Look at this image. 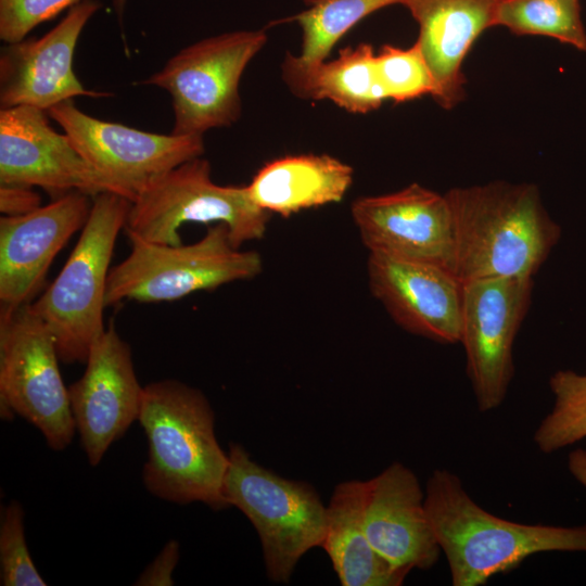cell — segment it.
I'll list each match as a JSON object with an SVG mask.
<instances>
[{
  "mask_svg": "<svg viewBox=\"0 0 586 586\" xmlns=\"http://www.w3.org/2000/svg\"><path fill=\"white\" fill-rule=\"evenodd\" d=\"M497 0H404L419 25L416 41L435 81L433 99L445 110L464 98L462 62L474 41L494 26Z\"/></svg>",
  "mask_w": 586,
  "mask_h": 586,
  "instance_id": "19",
  "label": "cell"
},
{
  "mask_svg": "<svg viewBox=\"0 0 586 586\" xmlns=\"http://www.w3.org/2000/svg\"><path fill=\"white\" fill-rule=\"evenodd\" d=\"M353 180V167L334 156L300 154L268 162L246 188L258 207L289 217L341 202Z\"/></svg>",
  "mask_w": 586,
  "mask_h": 586,
  "instance_id": "20",
  "label": "cell"
},
{
  "mask_svg": "<svg viewBox=\"0 0 586 586\" xmlns=\"http://www.w3.org/2000/svg\"><path fill=\"white\" fill-rule=\"evenodd\" d=\"M102 7L98 0H81L50 31L39 38L7 43L0 53L1 109L33 106L47 112L75 97H109L90 90L77 78L74 54L88 21Z\"/></svg>",
  "mask_w": 586,
  "mask_h": 586,
  "instance_id": "14",
  "label": "cell"
},
{
  "mask_svg": "<svg viewBox=\"0 0 586 586\" xmlns=\"http://www.w3.org/2000/svg\"><path fill=\"white\" fill-rule=\"evenodd\" d=\"M367 277L371 294L404 330L459 343L462 282L449 268L369 253Z\"/></svg>",
  "mask_w": 586,
  "mask_h": 586,
  "instance_id": "17",
  "label": "cell"
},
{
  "mask_svg": "<svg viewBox=\"0 0 586 586\" xmlns=\"http://www.w3.org/2000/svg\"><path fill=\"white\" fill-rule=\"evenodd\" d=\"M80 379L68 386L71 409L81 447L98 466L110 446L139 419L143 387L129 344L114 326L93 343Z\"/></svg>",
  "mask_w": 586,
  "mask_h": 586,
  "instance_id": "15",
  "label": "cell"
},
{
  "mask_svg": "<svg viewBox=\"0 0 586 586\" xmlns=\"http://www.w3.org/2000/svg\"><path fill=\"white\" fill-rule=\"evenodd\" d=\"M364 525L373 549L393 568L428 570L442 552L417 475L393 462L367 481Z\"/></svg>",
  "mask_w": 586,
  "mask_h": 586,
  "instance_id": "18",
  "label": "cell"
},
{
  "mask_svg": "<svg viewBox=\"0 0 586 586\" xmlns=\"http://www.w3.org/2000/svg\"><path fill=\"white\" fill-rule=\"evenodd\" d=\"M270 214L251 199L246 186H220L202 156L187 161L141 188L131 201L125 232L156 244H181L184 224H224L235 247L264 238Z\"/></svg>",
  "mask_w": 586,
  "mask_h": 586,
  "instance_id": "5",
  "label": "cell"
},
{
  "mask_svg": "<svg viewBox=\"0 0 586 586\" xmlns=\"http://www.w3.org/2000/svg\"><path fill=\"white\" fill-rule=\"evenodd\" d=\"M0 584L2 586H46L37 571L25 539L24 509L11 500L1 510Z\"/></svg>",
  "mask_w": 586,
  "mask_h": 586,
  "instance_id": "27",
  "label": "cell"
},
{
  "mask_svg": "<svg viewBox=\"0 0 586 586\" xmlns=\"http://www.w3.org/2000/svg\"><path fill=\"white\" fill-rule=\"evenodd\" d=\"M129 241V255L110 269L106 307L124 301L173 302L254 279L263 270L260 254L235 247L224 224L209 227L202 239L188 245L156 244L138 238Z\"/></svg>",
  "mask_w": 586,
  "mask_h": 586,
  "instance_id": "6",
  "label": "cell"
},
{
  "mask_svg": "<svg viewBox=\"0 0 586 586\" xmlns=\"http://www.w3.org/2000/svg\"><path fill=\"white\" fill-rule=\"evenodd\" d=\"M180 545L176 539L168 540L155 559L139 575L136 586H171L173 572L179 561Z\"/></svg>",
  "mask_w": 586,
  "mask_h": 586,
  "instance_id": "29",
  "label": "cell"
},
{
  "mask_svg": "<svg viewBox=\"0 0 586 586\" xmlns=\"http://www.w3.org/2000/svg\"><path fill=\"white\" fill-rule=\"evenodd\" d=\"M47 115L86 161L124 186L132 200L146 183L205 150L203 136L155 133L102 120L80 111L74 100L51 107Z\"/></svg>",
  "mask_w": 586,
  "mask_h": 586,
  "instance_id": "12",
  "label": "cell"
},
{
  "mask_svg": "<svg viewBox=\"0 0 586 586\" xmlns=\"http://www.w3.org/2000/svg\"><path fill=\"white\" fill-rule=\"evenodd\" d=\"M553 406L534 432L536 447L551 454L586 437V373L556 371L549 380Z\"/></svg>",
  "mask_w": 586,
  "mask_h": 586,
  "instance_id": "25",
  "label": "cell"
},
{
  "mask_svg": "<svg viewBox=\"0 0 586 586\" xmlns=\"http://www.w3.org/2000/svg\"><path fill=\"white\" fill-rule=\"evenodd\" d=\"M90 196L72 191L23 216L0 218V313L33 303L59 252L85 226Z\"/></svg>",
  "mask_w": 586,
  "mask_h": 586,
  "instance_id": "16",
  "label": "cell"
},
{
  "mask_svg": "<svg viewBox=\"0 0 586 586\" xmlns=\"http://www.w3.org/2000/svg\"><path fill=\"white\" fill-rule=\"evenodd\" d=\"M404 0H307V9L292 17L302 29L300 59L326 61L334 44L357 23L375 11Z\"/></svg>",
  "mask_w": 586,
  "mask_h": 586,
  "instance_id": "24",
  "label": "cell"
},
{
  "mask_svg": "<svg viewBox=\"0 0 586 586\" xmlns=\"http://www.w3.org/2000/svg\"><path fill=\"white\" fill-rule=\"evenodd\" d=\"M351 215L369 253L453 271L454 227L445 194L411 183L396 192L356 199Z\"/></svg>",
  "mask_w": 586,
  "mask_h": 586,
  "instance_id": "13",
  "label": "cell"
},
{
  "mask_svg": "<svg viewBox=\"0 0 586 586\" xmlns=\"http://www.w3.org/2000/svg\"><path fill=\"white\" fill-rule=\"evenodd\" d=\"M494 26L515 35L551 37L586 51L579 0H497Z\"/></svg>",
  "mask_w": 586,
  "mask_h": 586,
  "instance_id": "23",
  "label": "cell"
},
{
  "mask_svg": "<svg viewBox=\"0 0 586 586\" xmlns=\"http://www.w3.org/2000/svg\"><path fill=\"white\" fill-rule=\"evenodd\" d=\"M228 459L222 495L255 527L268 577L288 583L300 559L321 546L327 507L311 485L259 466L240 444L229 445Z\"/></svg>",
  "mask_w": 586,
  "mask_h": 586,
  "instance_id": "7",
  "label": "cell"
},
{
  "mask_svg": "<svg viewBox=\"0 0 586 586\" xmlns=\"http://www.w3.org/2000/svg\"><path fill=\"white\" fill-rule=\"evenodd\" d=\"M131 201L116 193L92 198L88 219L60 273L29 309L49 329L60 361L85 364L104 333L110 263Z\"/></svg>",
  "mask_w": 586,
  "mask_h": 586,
  "instance_id": "4",
  "label": "cell"
},
{
  "mask_svg": "<svg viewBox=\"0 0 586 586\" xmlns=\"http://www.w3.org/2000/svg\"><path fill=\"white\" fill-rule=\"evenodd\" d=\"M531 277L480 278L462 282L460 341L477 409L498 408L514 374L513 344L528 310Z\"/></svg>",
  "mask_w": 586,
  "mask_h": 586,
  "instance_id": "10",
  "label": "cell"
},
{
  "mask_svg": "<svg viewBox=\"0 0 586 586\" xmlns=\"http://www.w3.org/2000/svg\"><path fill=\"white\" fill-rule=\"evenodd\" d=\"M127 1L128 0H113V7H114L116 15L119 18V22H122Z\"/></svg>",
  "mask_w": 586,
  "mask_h": 586,
  "instance_id": "32",
  "label": "cell"
},
{
  "mask_svg": "<svg viewBox=\"0 0 586 586\" xmlns=\"http://www.w3.org/2000/svg\"><path fill=\"white\" fill-rule=\"evenodd\" d=\"M81 0H0V39L21 41L38 25Z\"/></svg>",
  "mask_w": 586,
  "mask_h": 586,
  "instance_id": "28",
  "label": "cell"
},
{
  "mask_svg": "<svg viewBox=\"0 0 586 586\" xmlns=\"http://www.w3.org/2000/svg\"><path fill=\"white\" fill-rule=\"evenodd\" d=\"M425 506L454 586H481L525 559L548 551L586 552V523L523 524L492 514L468 494L458 475L432 472Z\"/></svg>",
  "mask_w": 586,
  "mask_h": 586,
  "instance_id": "3",
  "label": "cell"
},
{
  "mask_svg": "<svg viewBox=\"0 0 586 586\" xmlns=\"http://www.w3.org/2000/svg\"><path fill=\"white\" fill-rule=\"evenodd\" d=\"M375 69L385 99L395 103L435 92L434 78L416 42L407 49L383 46L375 54Z\"/></svg>",
  "mask_w": 586,
  "mask_h": 586,
  "instance_id": "26",
  "label": "cell"
},
{
  "mask_svg": "<svg viewBox=\"0 0 586 586\" xmlns=\"http://www.w3.org/2000/svg\"><path fill=\"white\" fill-rule=\"evenodd\" d=\"M264 29L234 30L201 39L178 51L142 80L171 99L175 135L203 136L241 116L240 80L267 42Z\"/></svg>",
  "mask_w": 586,
  "mask_h": 586,
  "instance_id": "8",
  "label": "cell"
},
{
  "mask_svg": "<svg viewBox=\"0 0 586 586\" xmlns=\"http://www.w3.org/2000/svg\"><path fill=\"white\" fill-rule=\"evenodd\" d=\"M367 481L335 486L326 509L321 548L343 586H399L408 573L393 568L371 546L364 525Z\"/></svg>",
  "mask_w": 586,
  "mask_h": 586,
  "instance_id": "21",
  "label": "cell"
},
{
  "mask_svg": "<svg viewBox=\"0 0 586 586\" xmlns=\"http://www.w3.org/2000/svg\"><path fill=\"white\" fill-rule=\"evenodd\" d=\"M40 206L41 198L33 187L0 183V212L2 216H23Z\"/></svg>",
  "mask_w": 586,
  "mask_h": 586,
  "instance_id": "30",
  "label": "cell"
},
{
  "mask_svg": "<svg viewBox=\"0 0 586 586\" xmlns=\"http://www.w3.org/2000/svg\"><path fill=\"white\" fill-rule=\"evenodd\" d=\"M568 469L572 476L586 488V450L577 448L568 456Z\"/></svg>",
  "mask_w": 586,
  "mask_h": 586,
  "instance_id": "31",
  "label": "cell"
},
{
  "mask_svg": "<svg viewBox=\"0 0 586 586\" xmlns=\"http://www.w3.org/2000/svg\"><path fill=\"white\" fill-rule=\"evenodd\" d=\"M46 114L24 105L0 110V183L39 187L56 196L109 192L131 201L129 191L86 161L66 133L50 126Z\"/></svg>",
  "mask_w": 586,
  "mask_h": 586,
  "instance_id": "11",
  "label": "cell"
},
{
  "mask_svg": "<svg viewBox=\"0 0 586 586\" xmlns=\"http://www.w3.org/2000/svg\"><path fill=\"white\" fill-rule=\"evenodd\" d=\"M138 420L148 438L142 482L150 494L178 505L229 507L222 495L228 454L218 444L214 410L200 390L171 379L149 383Z\"/></svg>",
  "mask_w": 586,
  "mask_h": 586,
  "instance_id": "2",
  "label": "cell"
},
{
  "mask_svg": "<svg viewBox=\"0 0 586 586\" xmlns=\"http://www.w3.org/2000/svg\"><path fill=\"white\" fill-rule=\"evenodd\" d=\"M445 195L453 216V271L461 282L533 278L560 239L536 184L498 180Z\"/></svg>",
  "mask_w": 586,
  "mask_h": 586,
  "instance_id": "1",
  "label": "cell"
},
{
  "mask_svg": "<svg viewBox=\"0 0 586 586\" xmlns=\"http://www.w3.org/2000/svg\"><path fill=\"white\" fill-rule=\"evenodd\" d=\"M59 360L52 334L28 305L0 313V417L21 416L55 451L76 432Z\"/></svg>",
  "mask_w": 586,
  "mask_h": 586,
  "instance_id": "9",
  "label": "cell"
},
{
  "mask_svg": "<svg viewBox=\"0 0 586 586\" xmlns=\"http://www.w3.org/2000/svg\"><path fill=\"white\" fill-rule=\"evenodd\" d=\"M281 75L290 91L303 100H329L351 113H368L385 99L375 69L371 44L342 49L330 62L306 63L286 54Z\"/></svg>",
  "mask_w": 586,
  "mask_h": 586,
  "instance_id": "22",
  "label": "cell"
}]
</instances>
